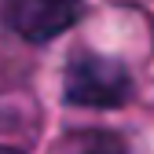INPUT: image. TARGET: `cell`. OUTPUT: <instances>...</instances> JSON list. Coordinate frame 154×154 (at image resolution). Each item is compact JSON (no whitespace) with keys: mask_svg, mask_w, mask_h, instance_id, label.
<instances>
[{"mask_svg":"<svg viewBox=\"0 0 154 154\" xmlns=\"http://www.w3.org/2000/svg\"><path fill=\"white\" fill-rule=\"evenodd\" d=\"M48 154H132L114 132H66Z\"/></svg>","mask_w":154,"mask_h":154,"instance_id":"cell-1","label":"cell"}]
</instances>
